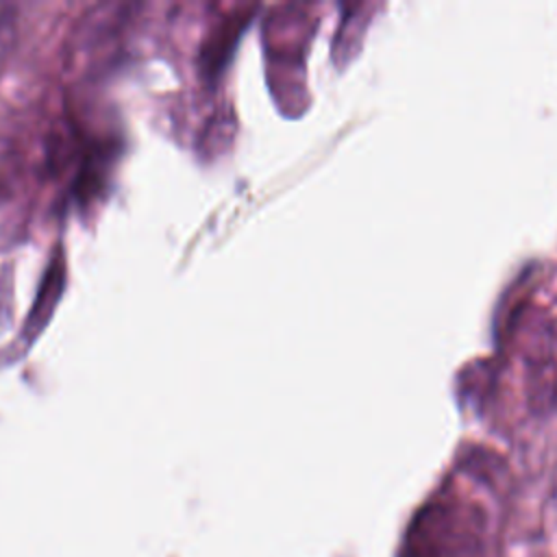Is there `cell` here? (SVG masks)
Segmentation results:
<instances>
[{
  "label": "cell",
  "mask_w": 557,
  "mask_h": 557,
  "mask_svg": "<svg viewBox=\"0 0 557 557\" xmlns=\"http://www.w3.org/2000/svg\"><path fill=\"white\" fill-rule=\"evenodd\" d=\"M63 276H65V265L63 259H54L46 272V278L41 283V289L37 294V300L30 309V315L24 324V335H28V339L37 337V333L44 329V324L48 322L50 313L57 307V300L61 296L63 289Z\"/></svg>",
  "instance_id": "obj_1"
},
{
  "label": "cell",
  "mask_w": 557,
  "mask_h": 557,
  "mask_svg": "<svg viewBox=\"0 0 557 557\" xmlns=\"http://www.w3.org/2000/svg\"><path fill=\"white\" fill-rule=\"evenodd\" d=\"M246 26V20H228L224 26H222V30H220V35L215 33V37H213V41H211V46H207V50H205V63H207V67L209 70H215V67H220L222 63H224V59L228 57V50H231V46H233V37L237 39V35L242 33V28Z\"/></svg>",
  "instance_id": "obj_2"
}]
</instances>
